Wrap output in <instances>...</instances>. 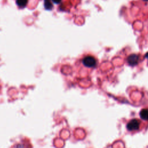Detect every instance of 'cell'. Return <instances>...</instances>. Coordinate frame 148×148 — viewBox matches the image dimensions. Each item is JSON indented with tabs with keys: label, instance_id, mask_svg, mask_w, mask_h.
<instances>
[{
	"label": "cell",
	"instance_id": "obj_1",
	"mask_svg": "<svg viewBox=\"0 0 148 148\" xmlns=\"http://www.w3.org/2000/svg\"><path fill=\"white\" fill-rule=\"evenodd\" d=\"M83 64L84 66L89 68L94 67L96 65V60L92 56H87L83 60Z\"/></svg>",
	"mask_w": 148,
	"mask_h": 148
},
{
	"label": "cell",
	"instance_id": "obj_2",
	"mask_svg": "<svg viewBox=\"0 0 148 148\" xmlns=\"http://www.w3.org/2000/svg\"><path fill=\"white\" fill-rule=\"evenodd\" d=\"M140 126V121L137 119L131 120L127 125V128L129 131H135L139 129Z\"/></svg>",
	"mask_w": 148,
	"mask_h": 148
},
{
	"label": "cell",
	"instance_id": "obj_3",
	"mask_svg": "<svg viewBox=\"0 0 148 148\" xmlns=\"http://www.w3.org/2000/svg\"><path fill=\"white\" fill-rule=\"evenodd\" d=\"M139 56L137 54H132L130 55L127 58V62L131 66L136 65L138 63Z\"/></svg>",
	"mask_w": 148,
	"mask_h": 148
},
{
	"label": "cell",
	"instance_id": "obj_4",
	"mask_svg": "<svg viewBox=\"0 0 148 148\" xmlns=\"http://www.w3.org/2000/svg\"><path fill=\"white\" fill-rule=\"evenodd\" d=\"M44 7L46 10H50L52 9L53 6L51 0H44Z\"/></svg>",
	"mask_w": 148,
	"mask_h": 148
},
{
	"label": "cell",
	"instance_id": "obj_5",
	"mask_svg": "<svg viewBox=\"0 0 148 148\" xmlns=\"http://www.w3.org/2000/svg\"><path fill=\"white\" fill-rule=\"evenodd\" d=\"M28 2V0H16V4L20 8L25 7Z\"/></svg>",
	"mask_w": 148,
	"mask_h": 148
},
{
	"label": "cell",
	"instance_id": "obj_6",
	"mask_svg": "<svg viewBox=\"0 0 148 148\" xmlns=\"http://www.w3.org/2000/svg\"><path fill=\"white\" fill-rule=\"evenodd\" d=\"M140 116L141 119L146 120L147 118V110L146 109H142L140 112Z\"/></svg>",
	"mask_w": 148,
	"mask_h": 148
},
{
	"label": "cell",
	"instance_id": "obj_7",
	"mask_svg": "<svg viewBox=\"0 0 148 148\" xmlns=\"http://www.w3.org/2000/svg\"><path fill=\"white\" fill-rule=\"evenodd\" d=\"M52 1H53L54 3H56V4H58V3H60V2L61 1V0H52Z\"/></svg>",
	"mask_w": 148,
	"mask_h": 148
},
{
	"label": "cell",
	"instance_id": "obj_8",
	"mask_svg": "<svg viewBox=\"0 0 148 148\" xmlns=\"http://www.w3.org/2000/svg\"><path fill=\"white\" fill-rule=\"evenodd\" d=\"M143 1H147V0H143Z\"/></svg>",
	"mask_w": 148,
	"mask_h": 148
}]
</instances>
